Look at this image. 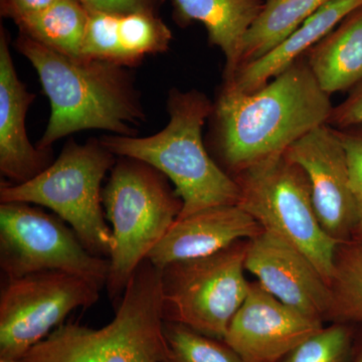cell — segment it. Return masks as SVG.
I'll return each mask as SVG.
<instances>
[{
	"mask_svg": "<svg viewBox=\"0 0 362 362\" xmlns=\"http://www.w3.org/2000/svg\"><path fill=\"white\" fill-rule=\"evenodd\" d=\"M338 131L349 156L351 185L357 204V221L351 240L362 244V126Z\"/></svg>",
	"mask_w": 362,
	"mask_h": 362,
	"instance_id": "obj_26",
	"label": "cell"
},
{
	"mask_svg": "<svg viewBox=\"0 0 362 362\" xmlns=\"http://www.w3.org/2000/svg\"><path fill=\"white\" fill-rule=\"evenodd\" d=\"M101 290L87 279L66 272L7 279L0 295V357L21 361L71 311L96 303Z\"/></svg>",
	"mask_w": 362,
	"mask_h": 362,
	"instance_id": "obj_10",
	"label": "cell"
},
{
	"mask_svg": "<svg viewBox=\"0 0 362 362\" xmlns=\"http://www.w3.org/2000/svg\"><path fill=\"white\" fill-rule=\"evenodd\" d=\"M265 0H173L180 25L199 21L206 26L209 40L226 58L223 80L240 66L245 39L263 9Z\"/></svg>",
	"mask_w": 362,
	"mask_h": 362,
	"instance_id": "obj_17",
	"label": "cell"
},
{
	"mask_svg": "<svg viewBox=\"0 0 362 362\" xmlns=\"http://www.w3.org/2000/svg\"><path fill=\"white\" fill-rule=\"evenodd\" d=\"M115 156L100 139L86 144L71 140L58 158L33 180L21 185L1 182L0 202L52 209L71 226L88 251L109 259L113 235L104 220L101 185L115 165Z\"/></svg>",
	"mask_w": 362,
	"mask_h": 362,
	"instance_id": "obj_6",
	"label": "cell"
},
{
	"mask_svg": "<svg viewBox=\"0 0 362 362\" xmlns=\"http://www.w3.org/2000/svg\"><path fill=\"white\" fill-rule=\"evenodd\" d=\"M356 325L332 322L307 338L280 362H349L356 337Z\"/></svg>",
	"mask_w": 362,
	"mask_h": 362,
	"instance_id": "obj_24",
	"label": "cell"
},
{
	"mask_svg": "<svg viewBox=\"0 0 362 362\" xmlns=\"http://www.w3.org/2000/svg\"><path fill=\"white\" fill-rule=\"evenodd\" d=\"M16 47L30 62L51 103V117L37 147L82 130L133 136L144 119L141 102L124 66L71 57L20 33Z\"/></svg>",
	"mask_w": 362,
	"mask_h": 362,
	"instance_id": "obj_2",
	"label": "cell"
},
{
	"mask_svg": "<svg viewBox=\"0 0 362 362\" xmlns=\"http://www.w3.org/2000/svg\"><path fill=\"white\" fill-rule=\"evenodd\" d=\"M307 63L326 94L354 89L362 81V6L306 52Z\"/></svg>",
	"mask_w": 362,
	"mask_h": 362,
	"instance_id": "obj_18",
	"label": "cell"
},
{
	"mask_svg": "<svg viewBox=\"0 0 362 362\" xmlns=\"http://www.w3.org/2000/svg\"><path fill=\"white\" fill-rule=\"evenodd\" d=\"M118 37L125 66H133L147 54L164 52L173 33L156 13L120 14Z\"/></svg>",
	"mask_w": 362,
	"mask_h": 362,
	"instance_id": "obj_22",
	"label": "cell"
},
{
	"mask_svg": "<svg viewBox=\"0 0 362 362\" xmlns=\"http://www.w3.org/2000/svg\"><path fill=\"white\" fill-rule=\"evenodd\" d=\"M325 320L362 326V244L338 245Z\"/></svg>",
	"mask_w": 362,
	"mask_h": 362,
	"instance_id": "obj_21",
	"label": "cell"
},
{
	"mask_svg": "<svg viewBox=\"0 0 362 362\" xmlns=\"http://www.w3.org/2000/svg\"><path fill=\"white\" fill-rule=\"evenodd\" d=\"M263 226L239 204L207 207L177 218L147 259L156 266L209 256L242 240H252Z\"/></svg>",
	"mask_w": 362,
	"mask_h": 362,
	"instance_id": "obj_14",
	"label": "cell"
},
{
	"mask_svg": "<svg viewBox=\"0 0 362 362\" xmlns=\"http://www.w3.org/2000/svg\"><path fill=\"white\" fill-rule=\"evenodd\" d=\"M331 1L333 0H265L261 13L247 33L240 66L263 58Z\"/></svg>",
	"mask_w": 362,
	"mask_h": 362,
	"instance_id": "obj_19",
	"label": "cell"
},
{
	"mask_svg": "<svg viewBox=\"0 0 362 362\" xmlns=\"http://www.w3.org/2000/svg\"><path fill=\"white\" fill-rule=\"evenodd\" d=\"M0 362H21L18 359L8 358V357H0Z\"/></svg>",
	"mask_w": 362,
	"mask_h": 362,
	"instance_id": "obj_31",
	"label": "cell"
},
{
	"mask_svg": "<svg viewBox=\"0 0 362 362\" xmlns=\"http://www.w3.org/2000/svg\"><path fill=\"white\" fill-rule=\"evenodd\" d=\"M245 268L282 303L311 318L325 320L330 286L310 259L293 245L263 230L249 240Z\"/></svg>",
	"mask_w": 362,
	"mask_h": 362,
	"instance_id": "obj_13",
	"label": "cell"
},
{
	"mask_svg": "<svg viewBox=\"0 0 362 362\" xmlns=\"http://www.w3.org/2000/svg\"><path fill=\"white\" fill-rule=\"evenodd\" d=\"M322 328L323 321L282 303L257 281L250 283L246 300L233 317L223 341L244 362H280Z\"/></svg>",
	"mask_w": 362,
	"mask_h": 362,
	"instance_id": "obj_12",
	"label": "cell"
},
{
	"mask_svg": "<svg viewBox=\"0 0 362 362\" xmlns=\"http://www.w3.org/2000/svg\"><path fill=\"white\" fill-rule=\"evenodd\" d=\"M168 354L164 362H244L223 340L190 329L182 324L164 321Z\"/></svg>",
	"mask_w": 362,
	"mask_h": 362,
	"instance_id": "obj_23",
	"label": "cell"
},
{
	"mask_svg": "<svg viewBox=\"0 0 362 362\" xmlns=\"http://www.w3.org/2000/svg\"><path fill=\"white\" fill-rule=\"evenodd\" d=\"M327 124L338 130L362 126V81L341 104L333 107Z\"/></svg>",
	"mask_w": 362,
	"mask_h": 362,
	"instance_id": "obj_27",
	"label": "cell"
},
{
	"mask_svg": "<svg viewBox=\"0 0 362 362\" xmlns=\"http://www.w3.org/2000/svg\"><path fill=\"white\" fill-rule=\"evenodd\" d=\"M333 106L301 57L256 92L223 85L214 104V145L233 175L276 154L318 126Z\"/></svg>",
	"mask_w": 362,
	"mask_h": 362,
	"instance_id": "obj_1",
	"label": "cell"
},
{
	"mask_svg": "<svg viewBox=\"0 0 362 362\" xmlns=\"http://www.w3.org/2000/svg\"><path fill=\"white\" fill-rule=\"evenodd\" d=\"M349 362H362V329L356 332L354 351Z\"/></svg>",
	"mask_w": 362,
	"mask_h": 362,
	"instance_id": "obj_30",
	"label": "cell"
},
{
	"mask_svg": "<svg viewBox=\"0 0 362 362\" xmlns=\"http://www.w3.org/2000/svg\"><path fill=\"white\" fill-rule=\"evenodd\" d=\"M362 6V0H333L304 21L296 30L263 58L240 66L223 85L251 94L291 66L337 28L342 20Z\"/></svg>",
	"mask_w": 362,
	"mask_h": 362,
	"instance_id": "obj_16",
	"label": "cell"
},
{
	"mask_svg": "<svg viewBox=\"0 0 362 362\" xmlns=\"http://www.w3.org/2000/svg\"><path fill=\"white\" fill-rule=\"evenodd\" d=\"M87 8L78 0H59L40 13L16 21L20 33L71 57H82Z\"/></svg>",
	"mask_w": 362,
	"mask_h": 362,
	"instance_id": "obj_20",
	"label": "cell"
},
{
	"mask_svg": "<svg viewBox=\"0 0 362 362\" xmlns=\"http://www.w3.org/2000/svg\"><path fill=\"white\" fill-rule=\"evenodd\" d=\"M58 1L59 0H1V14L16 23L26 16L45 11Z\"/></svg>",
	"mask_w": 362,
	"mask_h": 362,
	"instance_id": "obj_29",
	"label": "cell"
},
{
	"mask_svg": "<svg viewBox=\"0 0 362 362\" xmlns=\"http://www.w3.org/2000/svg\"><path fill=\"white\" fill-rule=\"evenodd\" d=\"M240 188L238 204L266 232L303 252L330 286L338 243L320 225L310 182L285 153L276 154L233 175Z\"/></svg>",
	"mask_w": 362,
	"mask_h": 362,
	"instance_id": "obj_7",
	"label": "cell"
},
{
	"mask_svg": "<svg viewBox=\"0 0 362 362\" xmlns=\"http://www.w3.org/2000/svg\"><path fill=\"white\" fill-rule=\"evenodd\" d=\"M102 199L113 235L106 286L117 307L136 269L177 220L183 202L160 171L127 157L111 169Z\"/></svg>",
	"mask_w": 362,
	"mask_h": 362,
	"instance_id": "obj_5",
	"label": "cell"
},
{
	"mask_svg": "<svg viewBox=\"0 0 362 362\" xmlns=\"http://www.w3.org/2000/svg\"><path fill=\"white\" fill-rule=\"evenodd\" d=\"M247 245L249 240H239L216 254L161 268L164 321L223 340L249 293L244 274Z\"/></svg>",
	"mask_w": 362,
	"mask_h": 362,
	"instance_id": "obj_8",
	"label": "cell"
},
{
	"mask_svg": "<svg viewBox=\"0 0 362 362\" xmlns=\"http://www.w3.org/2000/svg\"><path fill=\"white\" fill-rule=\"evenodd\" d=\"M120 14L88 11L82 57L104 59L125 66L118 37Z\"/></svg>",
	"mask_w": 362,
	"mask_h": 362,
	"instance_id": "obj_25",
	"label": "cell"
},
{
	"mask_svg": "<svg viewBox=\"0 0 362 362\" xmlns=\"http://www.w3.org/2000/svg\"><path fill=\"white\" fill-rule=\"evenodd\" d=\"M35 95L16 74L6 33H0V171L13 185L33 180L52 163L51 150L33 147L25 115Z\"/></svg>",
	"mask_w": 362,
	"mask_h": 362,
	"instance_id": "obj_15",
	"label": "cell"
},
{
	"mask_svg": "<svg viewBox=\"0 0 362 362\" xmlns=\"http://www.w3.org/2000/svg\"><path fill=\"white\" fill-rule=\"evenodd\" d=\"M214 104L201 92L171 90L169 122L148 137L104 136L100 141L114 156L149 164L175 185L183 202L178 218L207 207L238 204L240 188L233 176L211 158L202 140V128Z\"/></svg>",
	"mask_w": 362,
	"mask_h": 362,
	"instance_id": "obj_3",
	"label": "cell"
},
{
	"mask_svg": "<svg viewBox=\"0 0 362 362\" xmlns=\"http://www.w3.org/2000/svg\"><path fill=\"white\" fill-rule=\"evenodd\" d=\"M61 218L28 206H0V267L7 279L59 271L90 281L100 289L108 280L110 261L86 249Z\"/></svg>",
	"mask_w": 362,
	"mask_h": 362,
	"instance_id": "obj_9",
	"label": "cell"
},
{
	"mask_svg": "<svg viewBox=\"0 0 362 362\" xmlns=\"http://www.w3.org/2000/svg\"><path fill=\"white\" fill-rule=\"evenodd\" d=\"M87 11L127 14L146 11L156 13L161 0H78Z\"/></svg>",
	"mask_w": 362,
	"mask_h": 362,
	"instance_id": "obj_28",
	"label": "cell"
},
{
	"mask_svg": "<svg viewBox=\"0 0 362 362\" xmlns=\"http://www.w3.org/2000/svg\"><path fill=\"white\" fill-rule=\"evenodd\" d=\"M284 153L306 173L323 230L338 244L350 242L356 226L357 204L339 131L323 124L290 145Z\"/></svg>",
	"mask_w": 362,
	"mask_h": 362,
	"instance_id": "obj_11",
	"label": "cell"
},
{
	"mask_svg": "<svg viewBox=\"0 0 362 362\" xmlns=\"http://www.w3.org/2000/svg\"><path fill=\"white\" fill-rule=\"evenodd\" d=\"M160 268L145 259L136 269L110 323L62 324L21 362H164Z\"/></svg>",
	"mask_w": 362,
	"mask_h": 362,
	"instance_id": "obj_4",
	"label": "cell"
}]
</instances>
